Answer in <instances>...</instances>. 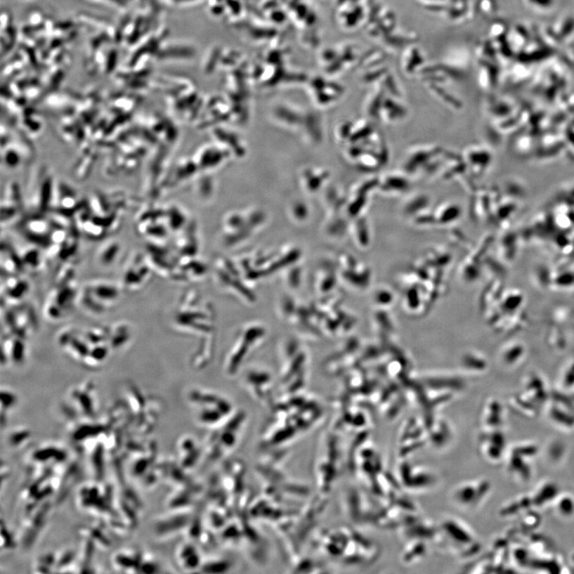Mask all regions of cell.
<instances>
[{"label": "cell", "mask_w": 574, "mask_h": 574, "mask_svg": "<svg viewBox=\"0 0 574 574\" xmlns=\"http://www.w3.org/2000/svg\"><path fill=\"white\" fill-rule=\"evenodd\" d=\"M84 299H91V303L84 304L88 310L103 312L108 306L114 305L119 296L118 289L112 284L97 282L89 284Z\"/></svg>", "instance_id": "6da1fadb"}]
</instances>
